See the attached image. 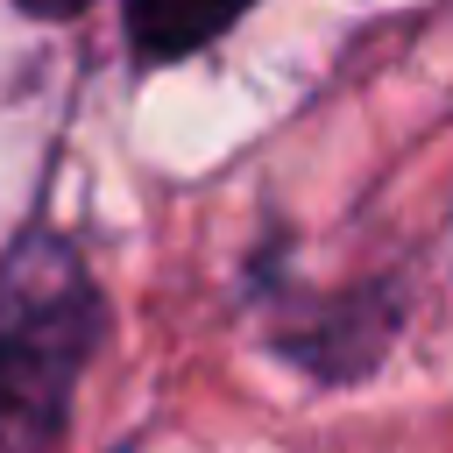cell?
Wrapping results in <instances>:
<instances>
[{
	"mask_svg": "<svg viewBox=\"0 0 453 453\" xmlns=\"http://www.w3.org/2000/svg\"><path fill=\"white\" fill-rule=\"evenodd\" d=\"M92 333H99V297L71 262V248L21 241L0 262V453L50 446Z\"/></svg>",
	"mask_w": 453,
	"mask_h": 453,
	"instance_id": "1",
	"label": "cell"
},
{
	"mask_svg": "<svg viewBox=\"0 0 453 453\" xmlns=\"http://www.w3.org/2000/svg\"><path fill=\"white\" fill-rule=\"evenodd\" d=\"M255 0H127V42L149 57V64H170V57H191L198 42L226 35Z\"/></svg>",
	"mask_w": 453,
	"mask_h": 453,
	"instance_id": "2",
	"label": "cell"
},
{
	"mask_svg": "<svg viewBox=\"0 0 453 453\" xmlns=\"http://www.w3.org/2000/svg\"><path fill=\"white\" fill-rule=\"evenodd\" d=\"M21 7H28V14H78L85 0H21Z\"/></svg>",
	"mask_w": 453,
	"mask_h": 453,
	"instance_id": "3",
	"label": "cell"
}]
</instances>
